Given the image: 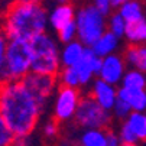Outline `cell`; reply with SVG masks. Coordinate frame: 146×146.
Listing matches in <instances>:
<instances>
[{"label": "cell", "instance_id": "6da1fadb", "mask_svg": "<svg viewBox=\"0 0 146 146\" xmlns=\"http://www.w3.org/2000/svg\"><path fill=\"white\" fill-rule=\"evenodd\" d=\"M42 107L22 81L0 82V117L15 137L31 136L39 121Z\"/></svg>", "mask_w": 146, "mask_h": 146}, {"label": "cell", "instance_id": "7a4b0ae2", "mask_svg": "<svg viewBox=\"0 0 146 146\" xmlns=\"http://www.w3.org/2000/svg\"><path fill=\"white\" fill-rule=\"evenodd\" d=\"M48 28V10L40 3L13 2L7 6L0 31L7 40H31L45 33Z\"/></svg>", "mask_w": 146, "mask_h": 146}, {"label": "cell", "instance_id": "3957f363", "mask_svg": "<svg viewBox=\"0 0 146 146\" xmlns=\"http://www.w3.org/2000/svg\"><path fill=\"white\" fill-rule=\"evenodd\" d=\"M31 72L56 77L61 70L59 46L49 33H40L31 40Z\"/></svg>", "mask_w": 146, "mask_h": 146}, {"label": "cell", "instance_id": "277c9868", "mask_svg": "<svg viewBox=\"0 0 146 146\" xmlns=\"http://www.w3.org/2000/svg\"><path fill=\"white\" fill-rule=\"evenodd\" d=\"M32 51L26 40H7L3 64L0 67V82L22 81L31 72Z\"/></svg>", "mask_w": 146, "mask_h": 146}, {"label": "cell", "instance_id": "5b68a950", "mask_svg": "<svg viewBox=\"0 0 146 146\" xmlns=\"http://www.w3.org/2000/svg\"><path fill=\"white\" fill-rule=\"evenodd\" d=\"M74 23L77 28V40L91 48L97 39L107 31L106 16L101 15L94 5H86L75 12Z\"/></svg>", "mask_w": 146, "mask_h": 146}, {"label": "cell", "instance_id": "8992f818", "mask_svg": "<svg viewBox=\"0 0 146 146\" xmlns=\"http://www.w3.org/2000/svg\"><path fill=\"white\" fill-rule=\"evenodd\" d=\"M72 119L75 120V123L80 127L86 130H90V129L106 130L111 121V114L110 111L101 109L90 96H84L80 98V103L77 106V110Z\"/></svg>", "mask_w": 146, "mask_h": 146}, {"label": "cell", "instance_id": "52a82bcc", "mask_svg": "<svg viewBox=\"0 0 146 146\" xmlns=\"http://www.w3.org/2000/svg\"><path fill=\"white\" fill-rule=\"evenodd\" d=\"M22 84L32 93L36 101L40 104V107L44 109L48 100L51 98L52 93L55 91L58 81H56V77H52V75L29 72L26 77H23Z\"/></svg>", "mask_w": 146, "mask_h": 146}, {"label": "cell", "instance_id": "ba28073f", "mask_svg": "<svg viewBox=\"0 0 146 146\" xmlns=\"http://www.w3.org/2000/svg\"><path fill=\"white\" fill-rule=\"evenodd\" d=\"M81 98V93L78 88L61 87L56 91L55 103H54V116L56 121H67L74 117L77 106Z\"/></svg>", "mask_w": 146, "mask_h": 146}, {"label": "cell", "instance_id": "9c48e42d", "mask_svg": "<svg viewBox=\"0 0 146 146\" xmlns=\"http://www.w3.org/2000/svg\"><path fill=\"white\" fill-rule=\"evenodd\" d=\"M77 72L80 87H86L91 84L96 75H98L101 68V58H98L91 48H84L81 59L72 67Z\"/></svg>", "mask_w": 146, "mask_h": 146}, {"label": "cell", "instance_id": "30bf717a", "mask_svg": "<svg viewBox=\"0 0 146 146\" xmlns=\"http://www.w3.org/2000/svg\"><path fill=\"white\" fill-rule=\"evenodd\" d=\"M124 72H126V62H124L123 56L111 54L101 58V68L97 78L116 87L117 84H120Z\"/></svg>", "mask_w": 146, "mask_h": 146}, {"label": "cell", "instance_id": "8fae6325", "mask_svg": "<svg viewBox=\"0 0 146 146\" xmlns=\"http://www.w3.org/2000/svg\"><path fill=\"white\" fill-rule=\"evenodd\" d=\"M90 97L101 109H104L106 111H111L114 103L117 100V88L114 86H110L107 82L101 81L100 78H96L91 84Z\"/></svg>", "mask_w": 146, "mask_h": 146}, {"label": "cell", "instance_id": "7c38bea8", "mask_svg": "<svg viewBox=\"0 0 146 146\" xmlns=\"http://www.w3.org/2000/svg\"><path fill=\"white\" fill-rule=\"evenodd\" d=\"M74 17H75V9L72 7V5L70 3L56 5L48 13V25H51V28L58 32L68 23L74 22Z\"/></svg>", "mask_w": 146, "mask_h": 146}, {"label": "cell", "instance_id": "4fadbf2b", "mask_svg": "<svg viewBox=\"0 0 146 146\" xmlns=\"http://www.w3.org/2000/svg\"><path fill=\"white\" fill-rule=\"evenodd\" d=\"M117 98L123 100L132 111L145 113L146 111V90H133V88H117Z\"/></svg>", "mask_w": 146, "mask_h": 146}, {"label": "cell", "instance_id": "5bb4252c", "mask_svg": "<svg viewBox=\"0 0 146 146\" xmlns=\"http://www.w3.org/2000/svg\"><path fill=\"white\" fill-rule=\"evenodd\" d=\"M84 45L78 40H72L70 44H65L64 48L59 49V61L61 68H72L77 62L81 59L82 52H84Z\"/></svg>", "mask_w": 146, "mask_h": 146}, {"label": "cell", "instance_id": "9a60e30c", "mask_svg": "<svg viewBox=\"0 0 146 146\" xmlns=\"http://www.w3.org/2000/svg\"><path fill=\"white\" fill-rule=\"evenodd\" d=\"M124 62L143 74H146V45H130L123 56Z\"/></svg>", "mask_w": 146, "mask_h": 146}, {"label": "cell", "instance_id": "2e32d148", "mask_svg": "<svg viewBox=\"0 0 146 146\" xmlns=\"http://www.w3.org/2000/svg\"><path fill=\"white\" fill-rule=\"evenodd\" d=\"M119 40H120L119 38H116L109 31H106L97 39V42L91 46V49L98 58H104V56L116 52V49L119 46Z\"/></svg>", "mask_w": 146, "mask_h": 146}, {"label": "cell", "instance_id": "e0dca14e", "mask_svg": "<svg viewBox=\"0 0 146 146\" xmlns=\"http://www.w3.org/2000/svg\"><path fill=\"white\" fill-rule=\"evenodd\" d=\"M117 13L121 16V19L126 22V25L129 23H136L139 20L145 19L143 16V9L139 0H129L124 5H121L117 10Z\"/></svg>", "mask_w": 146, "mask_h": 146}, {"label": "cell", "instance_id": "ac0fdd59", "mask_svg": "<svg viewBox=\"0 0 146 146\" xmlns=\"http://www.w3.org/2000/svg\"><path fill=\"white\" fill-rule=\"evenodd\" d=\"M124 38L130 42V45H145L146 44V19H142L136 23L126 25Z\"/></svg>", "mask_w": 146, "mask_h": 146}, {"label": "cell", "instance_id": "d6986e66", "mask_svg": "<svg viewBox=\"0 0 146 146\" xmlns=\"http://www.w3.org/2000/svg\"><path fill=\"white\" fill-rule=\"evenodd\" d=\"M124 121L127 123V126L130 127V130L136 136L137 142L139 140H142V142L146 140V113L132 111Z\"/></svg>", "mask_w": 146, "mask_h": 146}, {"label": "cell", "instance_id": "ffe728a7", "mask_svg": "<svg viewBox=\"0 0 146 146\" xmlns=\"http://www.w3.org/2000/svg\"><path fill=\"white\" fill-rule=\"evenodd\" d=\"M120 87L123 88H133V90H146V74L137 71V70H126L121 81Z\"/></svg>", "mask_w": 146, "mask_h": 146}, {"label": "cell", "instance_id": "44dd1931", "mask_svg": "<svg viewBox=\"0 0 146 146\" xmlns=\"http://www.w3.org/2000/svg\"><path fill=\"white\" fill-rule=\"evenodd\" d=\"M106 143H107V130L103 129L84 130L80 137V146H106Z\"/></svg>", "mask_w": 146, "mask_h": 146}, {"label": "cell", "instance_id": "7402d4cb", "mask_svg": "<svg viewBox=\"0 0 146 146\" xmlns=\"http://www.w3.org/2000/svg\"><path fill=\"white\" fill-rule=\"evenodd\" d=\"M56 81L61 87H68V88H80V82H78V77L74 68H61L58 75H56Z\"/></svg>", "mask_w": 146, "mask_h": 146}, {"label": "cell", "instance_id": "603a6c76", "mask_svg": "<svg viewBox=\"0 0 146 146\" xmlns=\"http://www.w3.org/2000/svg\"><path fill=\"white\" fill-rule=\"evenodd\" d=\"M106 28L107 31L114 35L116 38H123L124 36V29H126V22L121 19V16L116 12V13H110L109 19H106Z\"/></svg>", "mask_w": 146, "mask_h": 146}, {"label": "cell", "instance_id": "cb8c5ba5", "mask_svg": "<svg viewBox=\"0 0 146 146\" xmlns=\"http://www.w3.org/2000/svg\"><path fill=\"white\" fill-rule=\"evenodd\" d=\"M58 40L61 44H70V42H72V40H75L77 39V28H75V23L74 22H71V23H68L67 26H64L62 29H59L58 32Z\"/></svg>", "mask_w": 146, "mask_h": 146}, {"label": "cell", "instance_id": "d4e9b609", "mask_svg": "<svg viewBox=\"0 0 146 146\" xmlns=\"http://www.w3.org/2000/svg\"><path fill=\"white\" fill-rule=\"evenodd\" d=\"M111 111H113V114L117 119H127L129 114L132 113V109L129 107V104H126L123 100L117 98L116 103H114V106H113V109H111Z\"/></svg>", "mask_w": 146, "mask_h": 146}, {"label": "cell", "instance_id": "484cf974", "mask_svg": "<svg viewBox=\"0 0 146 146\" xmlns=\"http://www.w3.org/2000/svg\"><path fill=\"white\" fill-rule=\"evenodd\" d=\"M13 139H15L13 133L7 127V124L5 123V120L0 117V146H12Z\"/></svg>", "mask_w": 146, "mask_h": 146}, {"label": "cell", "instance_id": "4316f807", "mask_svg": "<svg viewBox=\"0 0 146 146\" xmlns=\"http://www.w3.org/2000/svg\"><path fill=\"white\" fill-rule=\"evenodd\" d=\"M117 137H119L120 143H137L136 136L133 135V132L130 130V127L127 126L126 121H124L121 126H120V130H119Z\"/></svg>", "mask_w": 146, "mask_h": 146}, {"label": "cell", "instance_id": "83f0119b", "mask_svg": "<svg viewBox=\"0 0 146 146\" xmlns=\"http://www.w3.org/2000/svg\"><path fill=\"white\" fill-rule=\"evenodd\" d=\"M42 132L46 137H54L56 136L58 133V121L56 120H48L45 124H44V127H42Z\"/></svg>", "mask_w": 146, "mask_h": 146}, {"label": "cell", "instance_id": "f1b7e54d", "mask_svg": "<svg viewBox=\"0 0 146 146\" xmlns=\"http://www.w3.org/2000/svg\"><path fill=\"white\" fill-rule=\"evenodd\" d=\"M93 5L98 9V12H101V15L107 16L111 13V6H110V0H93Z\"/></svg>", "mask_w": 146, "mask_h": 146}, {"label": "cell", "instance_id": "f546056e", "mask_svg": "<svg viewBox=\"0 0 146 146\" xmlns=\"http://www.w3.org/2000/svg\"><path fill=\"white\" fill-rule=\"evenodd\" d=\"M121 143H120V140H119V137H117V135L114 133V132H107V143H106V146H120Z\"/></svg>", "mask_w": 146, "mask_h": 146}, {"label": "cell", "instance_id": "4dcf8cb0", "mask_svg": "<svg viewBox=\"0 0 146 146\" xmlns=\"http://www.w3.org/2000/svg\"><path fill=\"white\" fill-rule=\"evenodd\" d=\"M29 145H31L29 136H22V137H15V139H13V143H12V146H29Z\"/></svg>", "mask_w": 146, "mask_h": 146}, {"label": "cell", "instance_id": "1f68e13d", "mask_svg": "<svg viewBox=\"0 0 146 146\" xmlns=\"http://www.w3.org/2000/svg\"><path fill=\"white\" fill-rule=\"evenodd\" d=\"M126 2H129V0H110V6H111V9H119Z\"/></svg>", "mask_w": 146, "mask_h": 146}, {"label": "cell", "instance_id": "d6a6232c", "mask_svg": "<svg viewBox=\"0 0 146 146\" xmlns=\"http://www.w3.org/2000/svg\"><path fill=\"white\" fill-rule=\"evenodd\" d=\"M54 2H56L58 5H67L70 3V0H54Z\"/></svg>", "mask_w": 146, "mask_h": 146}, {"label": "cell", "instance_id": "836d02e7", "mask_svg": "<svg viewBox=\"0 0 146 146\" xmlns=\"http://www.w3.org/2000/svg\"><path fill=\"white\" fill-rule=\"evenodd\" d=\"M19 2H28V3H40L42 0H19Z\"/></svg>", "mask_w": 146, "mask_h": 146}, {"label": "cell", "instance_id": "e575fe53", "mask_svg": "<svg viewBox=\"0 0 146 146\" xmlns=\"http://www.w3.org/2000/svg\"><path fill=\"white\" fill-rule=\"evenodd\" d=\"M120 146H137V143H121Z\"/></svg>", "mask_w": 146, "mask_h": 146}, {"label": "cell", "instance_id": "d590c367", "mask_svg": "<svg viewBox=\"0 0 146 146\" xmlns=\"http://www.w3.org/2000/svg\"><path fill=\"white\" fill-rule=\"evenodd\" d=\"M0 2H5V3H13V2H17V0H0Z\"/></svg>", "mask_w": 146, "mask_h": 146}]
</instances>
